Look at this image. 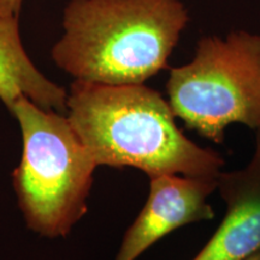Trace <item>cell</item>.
<instances>
[{
    "instance_id": "cell-1",
    "label": "cell",
    "mask_w": 260,
    "mask_h": 260,
    "mask_svg": "<svg viewBox=\"0 0 260 260\" xmlns=\"http://www.w3.org/2000/svg\"><path fill=\"white\" fill-rule=\"evenodd\" d=\"M68 119L98 167L135 168L160 175L217 178L224 159L178 129L169 102L142 84L75 80Z\"/></svg>"
},
{
    "instance_id": "cell-5",
    "label": "cell",
    "mask_w": 260,
    "mask_h": 260,
    "mask_svg": "<svg viewBox=\"0 0 260 260\" xmlns=\"http://www.w3.org/2000/svg\"><path fill=\"white\" fill-rule=\"evenodd\" d=\"M149 180L148 199L126 230L115 260H136L178 228L214 218L207 198L217 190V178L160 175Z\"/></svg>"
},
{
    "instance_id": "cell-7",
    "label": "cell",
    "mask_w": 260,
    "mask_h": 260,
    "mask_svg": "<svg viewBox=\"0 0 260 260\" xmlns=\"http://www.w3.org/2000/svg\"><path fill=\"white\" fill-rule=\"evenodd\" d=\"M22 96L46 110H67L68 93L48 80L25 52L19 17L0 16V100L11 111Z\"/></svg>"
},
{
    "instance_id": "cell-3",
    "label": "cell",
    "mask_w": 260,
    "mask_h": 260,
    "mask_svg": "<svg viewBox=\"0 0 260 260\" xmlns=\"http://www.w3.org/2000/svg\"><path fill=\"white\" fill-rule=\"evenodd\" d=\"M10 112L23 138L21 162L14 171L19 209L32 232L67 236L87 212L98 165L68 117L24 96Z\"/></svg>"
},
{
    "instance_id": "cell-4",
    "label": "cell",
    "mask_w": 260,
    "mask_h": 260,
    "mask_svg": "<svg viewBox=\"0 0 260 260\" xmlns=\"http://www.w3.org/2000/svg\"><path fill=\"white\" fill-rule=\"evenodd\" d=\"M167 92L175 117L214 144L233 123L260 129V35L200 39L194 59L170 70Z\"/></svg>"
},
{
    "instance_id": "cell-8",
    "label": "cell",
    "mask_w": 260,
    "mask_h": 260,
    "mask_svg": "<svg viewBox=\"0 0 260 260\" xmlns=\"http://www.w3.org/2000/svg\"><path fill=\"white\" fill-rule=\"evenodd\" d=\"M24 0H0V16L4 17H12L17 16L22 10Z\"/></svg>"
},
{
    "instance_id": "cell-2",
    "label": "cell",
    "mask_w": 260,
    "mask_h": 260,
    "mask_svg": "<svg viewBox=\"0 0 260 260\" xmlns=\"http://www.w3.org/2000/svg\"><path fill=\"white\" fill-rule=\"evenodd\" d=\"M188 21L180 0H70L52 59L75 80L142 84L168 67Z\"/></svg>"
},
{
    "instance_id": "cell-6",
    "label": "cell",
    "mask_w": 260,
    "mask_h": 260,
    "mask_svg": "<svg viewBox=\"0 0 260 260\" xmlns=\"http://www.w3.org/2000/svg\"><path fill=\"white\" fill-rule=\"evenodd\" d=\"M217 190L226 213L210 241L193 260H247L260 252V129L248 164L220 171Z\"/></svg>"
},
{
    "instance_id": "cell-9",
    "label": "cell",
    "mask_w": 260,
    "mask_h": 260,
    "mask_svg": "<svg viewBox=\"0 0 260 260\" xmlns=\"http://www.w3.org/2000/svg\"><path fill=\"white\" fill-rule=\"evenodd\" d=\"M247 260H260V252H259V253H256L255 255L251 256V258H249V259H247Z\"/></svg>"
}]
</instances>
